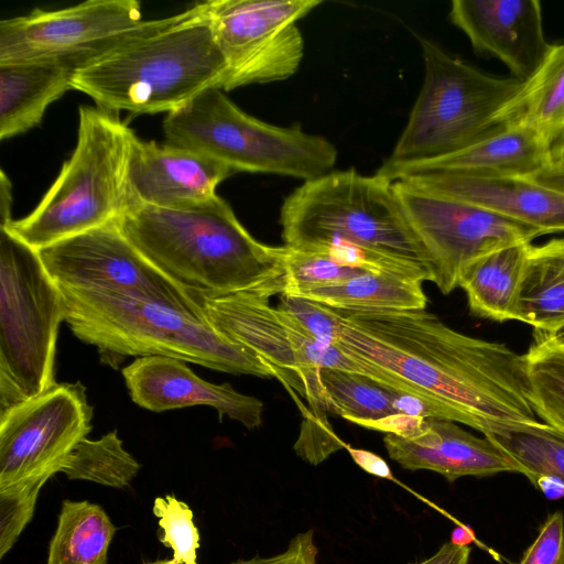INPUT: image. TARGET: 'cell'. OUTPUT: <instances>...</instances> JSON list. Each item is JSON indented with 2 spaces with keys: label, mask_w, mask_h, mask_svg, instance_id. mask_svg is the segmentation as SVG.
I'll return each instance as SVG.
<instances>
[{
  "label": "cell",
  "mask_w": 564,
  "mask_h": 564,
  "mask_svg": "<svg viewBox=\"0 0 564 564\" xmlns=\"http://www.w3.org/2000/svg\"><path fill=\"white\" fill-rule=\"evenodd\" d=\"M337 312L333 345L417 397L482 422L484 435L498 424L538 422L524 356L507 345L459 333L425 310Z\"/></svg>",
  "instance_id": "1"
},
{
  "label": "cell",
  "mask_w": 564,
  "mask_h": 564,
  "mask_svg": "<svg viewBox=\"0 0 564 564\" xmlns=\"http://www.w3.org/2000/svg\"><path fill=\"white\" fill-rule=\"evenodd\" d=\"M117 223L145 259L186 291L267 299L284 291L282 247L258 241L218 195L169 208L134 204Z\"/></svg>",
  "instance_id": "2"
},
{
  "label": "cell",
  "mask_w": 564,
  "mask_h": 564,
  "mask_svg": "<svg viewBox=\"0 0 564 564\" xmlns=\"http://www.w3.org/2000/svg\"><path fill=\"white\" fill-rule=\"evenodd\" d=\"M227 74L203 2L149 24L78 67L72 89L97 107L132 113H170Z\"/></svg>",
  "instance_id": "3"
},
{
  "label": "cell",
  "mask_w": 564,
  "mask_h": 564,
  "mask_svg": "<svg viewBox=\"0 0 564 564\" xmlns=\"http://www.w3.org/2000/svg\"><path fill=\"white\" fill-rule=\"evenodd\" d=\"M58 288L72 333L113 368L129 356H165L231 375L282 380L276 368L219 334L204 316L158 301Z\"/></svg>",
  "instance_id": "4"
},
{
  "label": "cell",
  "mask_w": 564,
  "mask_h": 564,
  "mask_svg": "<svg viewBox=\"0 0 564 564\" xmlns=\"http://www.w3.org/2000/svg\"><path fill=\"white\" fill-rule=\"evenodd\" d=\"M280 224L284 246L290 249L356 248L433 280L429 254L393 182L377 173L332 171L304 182L284 199Z\"/></svg>",
  "instance_id": "5"
},
{
  "label": "cell",
  "mask_w": 564,
  "mask_h": 564,
  "mask_svg": "<svg viewBox=\"0 0 564 564\" xmlns=\"http://www.w3.org/2000/svg\"><path fill=\"white\" fill-rule=\"evenodd\" d=\"M134 132L99 107L78 109L76 145L36 207L7 228L34 250L117 221L131 206Z\"/></svg>",
  "instance_id": "6"
},
{
  "label": "cell",
  "mask_w": 564,
  "mask_h": 564,
  "mask_svg": "<svg viewBox=\"0 0 564 564\" xmlns=\"http://www.w3.org/2000/svg\"><path fill=\"white\" fill-rule=\"evenodd\" d=\"M165 142L205 154L237 172L311 181L333 171L337 149L301 126L279 127L245 112L209 87L163 121Z\"/></svg>",
  "instance_id": "7"
},
{
  "label": "cell",
  "mask_w": 564,
  "mask_h": 564,
  "mask_svg": "<svg viewBox=\"0 0 564 564\" xmlns=\"http://www.w3.org/2000/svg\"><path fill=\"white\" fill-rule=\"evenodd\" d=\"M420 44L424 80L387 164L444 156L492 133L522 85L512 76L486 74L427 39Z\"/></svg>",
  "instance_id": "8"
},
{
  "label": "cell",
  "mask_w": 564,
  "mask_h": 564,
  "mask_svg": "<svg viewBox=\"0 0 564 564\" xmlns=\"http://www.w3.org/2000/svg\"><path fill=\"white\" fill-rule=\"evenodd\" d=\"M65 300L39 252L0 227V413L54 384Z\"/></svg>",
  "instance_id": "9"
},
{
  "label": "cell",
  "mask_w": 564,
  "mask_h": 564,
  "mask_svg": "<svg viewBox=\"0 0 564 564\" xmlns=\"http://www.w3.org/2000/svg\"><path fill=\"white\" fill-rule=\"evenodd\" d=\"M319 0H209L203 2L227 74L223 90L283 80L304 55L297 21Z\"/></svg>",
  "instance_id": "10"
},
{
  "label": "cell",
  "mask_w": 564,
  "mask_h": 564,
  "mask_svg": "<svg viewBox=\"0 0 564 564\" xmlns=\"http://www.w3.org/2000/svg\"><path fill=\"white\" fill-rule=\"evenodd\" d=\"M149 22L135 0H89L58 10L35 9L0 21V64L64 59L78 68Z\"/></svg>",
  "instance_id": "11"
},
{
  "label": "cell",
  "mask_w": 564,
  "mask_h": 564,
  "mask_svg": "<svg viewBox=\"0 0 564 564\" xmlns=\"http://www.w3.org/2000/svg\"><path fill=\"white\" fill-rule=\"evenodd\" d=\"M80 383H56L0 413V488L45 484L91 430Z\"/></svg>",
  "instance_id": "12"
},
{
  "label": "cell",
  "mask_w": 564,
  "mask_h": 564,
  "mask_svg": "<svg viewBox=\"0 0 564 564\" xmlns=\"http://www.w3.org/2000/svg\"><path fill=\"white\" fill-rule=\"evenodd\" d=\"M61 286L158 301L204 316L186 290L145 259L112 221L37 250Z\"/></svg>",
  "instance_id": "13"
},
{
  "label": "cell",
  "mask_w": 564,
  "mask_h": 564,
  "mask_svg": "<svg viewBox=\"0 0 564 564\" xmlns=\"http://www.w3.org/2000/svg\"><path fill=\"white\" fill-rule=\"evenodd\" d=\"M393 186L429 254L432 282L445 295L458 288L474 260L540 237L535 229L490 210L421 192L402 181Z\"/></svg>",
  "instance_id": "14"
},
{
  "label": "cell",
  "mask_w": 564,
  "mask_h": 564,
  "mask_svg": "<svg viewBox=\"0 0 564 564\" xmlns=\"http://www.w3.org/2000/svg\"><path fill=\"white\" fill-rule=\"evenodd\" d=\"M187 293L219 334L276 368L281 381L297 390L310 405L321 404L319 369L308 359L315 338L278 307H272L269 299L248 293Z\"/></svg>",
  "instance_id": "15"
},
{
  "label": "cell",
  "mask_w": 564,
  "mask_h": 564,
  "mask_svg": "<svg viewBox=\"0 0 564 564\" xmlns=\"http://www.w3.org/2000/svg\"><path fill=\"white\" fill-rule=\"evenodd\" d=\"M448 18L475 52L499 59L521 82L534 73L551 46L538 0H454Z\"/></svg>",
  "instance_id": "16"
},
{
  "label": "cell",
  "mask_w": 564,
  "mask_h": 564,
  "mask_svg": "<svg viewBox=\"0 0 564 564\" xmlns=\"http://www.w3.org/2000/svg\"><path fill=\"white\" fill-rule=\"evenodd\" d=\"M132 401L153 411L209 405L248 429L262 422L263 403L236 391L228 382L215 384L200 379L185 361L165 356L138 357L122 369Z\"/></svg>",
  "instance_id": "17"
},
{
  "label": "cell",
  "mask_w": 564,
  "mask_h": 564,
  "mask_svg": "<svg viewBox=\"0 0 564 564\" xmlns=\"http://www.w3.org/2000/svg\"><path fill=\"white\" fill-rule=\"evenodd\" d=\"M235 172L195 151L166 142L132 140L128 184L131 206L178 207L208 199Z\"/></svg>",
  "instance_id": "18"
},
{
  "label": "cell",
  "mask_w": 564,
  "mask_h": 564,
  "mask_svg": "<svg viewBox=\"0 0 564 564\" xmlns=\"http://www.w3.org/2000/svg\"><path fill=\"white\" fill-rule=\"evenodd\" d=\"M552 147L535 129L508 123L454 153L412 164L383 162L376 173L392 182L434 173L476 178H521L552 163Z\"/></svg>",
  "instance_id": "19"
},
{
  "label": "cell",
  "mask_w": 564,
  "mask_h": 564,
  "mask_svg": "<svg viewBox=\"0 0 564 564\" xmlns=\"http://www.w3.org/2000/svg\"><path fill=\"white\" fill-rule=\"evenodd\" d=\"M383 444L389 457L404 469L432 470L451 482L465 476L522 474V468L491 440L477 437L448 420L426 419L414 437L386 434Z\"/></svg>",
  "instance_id": "20"
},
{
  "label": "cell",
  "mask_w": 564,
  "mask_h": 564,
  "mask_svg": "<svg viewBox=\"0 0 564 564\" xmlns=\"http://www.w3.org/2000/svg\"><path fill=\"white\" fill-rule=\"evenodd\" d=\"M399 181L421 192L505 216L535 229L540 236L564 232V194L522 178L434 173Z\"/></svg>",
  "instance_id": "21"
},
{
  "label": "cell",
  "mask_w": 564,
  "mask_h": 564,
  "mask_svg": "<svg viewBox=\"0 0 564 564\" xmlns=\"http://www.w3.org/2000/svg\"><path fill=\"white\" fill-rule=\"evenodd\" d=\"M76 69L64 59L0 64V139L39 126L47 107L72 89Z\"/></svg>",
  "instance_id": "22"
},
{
  "label": "cell",
  "mask_w": 564,
  "mask_h": 564,
  "mask_svg": "<svg viewBox=\"0 0 564 564\" xmlns=\"http://www.w3.org/2000/svg\"><path fill=\"white\" fill-rule=\"evenodd\" d=\"M531 245L520 242L499 248L464 269L458 288L464 290L473 314L497 322L516 321Z\"/></svg>",
  "instance_id": "23"
},
{
  "label": "cell",
  "mask_w": 564,
  "mask_h": 564,
  "mask_svg": "<svg viewBox=\"0 0 564 564\" xmlns=\"http://www.w3.org/2000/svg\"><path fill=\"white\" fill-rule=\"evenodd\" d=\"M516 321L552 334L564 326V238L531 245Z\"/></svg>",
  "instance_id": "24"
},
{
  "label": "cell",
  "mask_w": 564,
  "mask_h": 564,
  "mask_svg": "<svg viewBox=\"0 0 564 564\" xmlns=\"http://www.w3.org/2000/svg\"><path fill=\"white\" fill-rule=\"evenodd\" d=\"M422 281L392 274L361 275L290 293L343 311L425 310Z\"/></svg>",
  "instance_id": "25"
},
{
  "label": "cell",
  "mask_w": 564,
  "mask_h": 564,
  "mask_svg": "<svg viewBox=\"0 0 564 564\" xmlns=\"http://www.w3.org/2000/svg\"><path fill=\"white\" fill-rule=\"evenodd\" d=\"M501 123L529 126L552 144L564 132V43L551 45L534 73L522 82Z\"/></svg>",
  "instance_id": "26"
},
{
  "label": "cell",
  "mask_w": 564,
  "mask_h": 564,
  "mask_svg": "<svg viewBox=\"0 0 564 564\" xmlns=\"http://www.w3.org/2000/svg\"><path fill=\"white\" fill-rule=\"evenodd\" d=\"M116 527L96 503L64 500L46 564H107Z\"/></svg>",
  "instance_id": "27"
},
{
  "label": "cell",
  "mask_w": 564,
  "mask_h": 564,
  "mask_svg": "<svg viewBox=\"0 0 564 564\" xmlns=\"http://www.w3.org/2000/svg\"><path fill=\"white\" fill-rule=\"evenodd\" d=\"M485 436L522 468L534 487L542 478L564 484V436L547 424H498Z\"/></svg>",
  "instance_id": "28"
},
{
  "label": "cell",
  "mask_w": 564,
  "mask_h": 564,
  "mask_svg": "<svg viewBox=\"0 0 564 564\" xmlns=\"http://www.w3.org/2000/svg\"><path fill=\"white\" fill-rule=\"evenodd\" d=\"M523 356L533 411L564 436V347L535 332V339Z\"/></svg>",
  "instance_id": "29"
},
{
  "label": "cell",
  "mask_w": 564,
  "mask_h": 564,
  "mask_svg": "<svg viewBox=\"0 0 564 564\" xmlns=\"http://www.w3.org/2000/svg\"><path fill=\"white\" fill-rule=\"evenodd\" d=\"M319 386L325 411L350 422L397 414L393 392L372 379L352 372L321 368Z\"/></svg>",
  "instance_id": "30"
},
{
  "label": "cell",
  "mask_w": 564,
  "mask_h": 564,
  "mask_svg": "<svg viewBox=\"0 0 564 564\" xmlns=\"http://www.w3.org/2000/svg\"><path fill=\"white\" fill-rule=\"evenodd\" d=\"M141 465L124 449L117 431L98 440L84 438L67 456L61 473L72 480H88L112 488H124Z\"/></svg>",
  "instance_id": "31"
},
{
  "label": "cell",
  "mask_w": 564,
  "mask_h": 564,
  "mask_svg": "<svg viewBox=\"0 0 564 564\" xmlns=\"http://www.w3.org/2000/svg\"><path fill=\"white\" fill-rule=\"evenodd\" d=\"M282 253L285 283L282 294L340 282L368 272L341 265L321 251H301L282 246Z\"/></svg>",
  "instance_id": "32"
},
{
  "label": "cell",
  "mask_w": 564,
  "mask_h": 564,
  "mask_svg": "<svg viewBox=\"0 0 564 564\" xmlns=\"http://www.w3.org/2000/svg\"><path fill=\"white\" fill-rule=\"evenodd\" d=\"M153 513L162 529L160 541L173 551L180 564H197L199 533L193 521V511L173 495L156 497Z\"/></svg>",
  "instance_id": "33"
},
{
  "label": "cell",
  "mask_w": 564,
  "mask_h": 564,
  "mask_svg": "<svg viewBox=\"0 0 564 564\" xmlns=\"http://www.w3.org/2000/svg\"><path fill=\"white\" fill-rule=\"evenodd\" d=\"M43 482L0 488V558L12 549L32 520Z\"/></svg>",
  "instance_id": "34"
},
{
  "label": "cell",
  "mask_w": 564,
  "mask_h": 564,
  "mask_svg": "<svg viewBox=\"0 0 564 564\" xmlns=\"http://www.w3.org/2000/svg\"><path fill=\"white\" fill-rule=\"evenodd\" d=\"M278 308L315 339L332 345L336 341L339 334L336 308L290 294L280 295Z\"/></svg>",
  "instance_id": "35"
},
{
  "label": "cell",
  "mask_w": 564,
  "mask_h": 564,
  "mask_svg": "<svg viewBox=\"0 0 564 564\" xmlns=\"http://www.w3.org/2000/svg\"><path fill=\"white\" fill-rule=\"evenodd\" d=\"M303 414L301 434L294 444L299 456L310 464L317 465L334 452L346 448L347 444L335 435L326 421V412L311 409L305 410Z\"/></svg>",
  "instance_id": "36"
},
{
  "label": "cell",
  "mask_w": 564,
  "mask_h": 564,
  "mask_svg": "<svg viewBox=\"0 0 564 564\" xmlns=\"http://www.w3.org/2000/svg\"><path fill=\"white\" fill-rule=\"evenodd\" d=\"M519 564H564V514L550 513Z\"/></svg>",
  "instance_id": "37"
},
{
  "label": "cell",
  "mask_w": 564,
  "mask_h": 564,
  "mask_svg": "<svg viewBox=\"0 0 564 564\" xmlns=\"http://www.w3.org/2000/svg\"><path fill=\"white\" fill-rule=\"evenodd\" d=\"M317 547L313 530L299 533L290 541L288 547L269 557L254 556L238 560L231 564H316Z\"/></svg>",
  "instance_id": "38"
},
{
  "label": "cell",
  "mask_w": 564,
  "mask_h": 564,
  "mask_svg": "<svg viewBox=\"0 0 564 564\" xmlns=\"http://www.w3.org/2000/svg\"><path fill=\"white\" fill-rule=\"evenodd\" d=\"M425 420L424 417L397 413L379 420H356L352 423L368 430L411 438L422 431Z\"/></svg>",
  "instance_id": "39"
},
{
  "label": "cell",
  "mask_w": 564,
  "mask_h": 564,
  "mask_svg": "<svg viewBox=\"0 0 564 564\" xmlns=\"http://www.w3.org/2000/svg\"><path fill=\"white\" fill-rule=\"evenodd\" d=\"M346 449L352 460L368 474L386 479L393 478L387 462L376 453L362 448H354L349 445L346 446Z\"/></svg>",
  "instance_id": "40"
},
{
  "label": "cell",
  "mask_w": 564,
  "mask_h": 564,
  "mask_svg": "<svg viewBox=\"0 0 564 564\" xmlns=\"http://www.w3.org/2000/svg\"><path fill=\"white\" fill-rule=\"evenodd\" d=\"M521 178L564 194L563 164L550 163L549 165Z\"/></svg>",
  "instance_id": "41"
},
{
  "label": "cell",
  "mask_w": 564,
  "mask_h": 564,
  "mask_svg": "<svg viewBox=\"0 0 564 564\" xmlns=\"http://www.w3.org/2000/svg\"><path fill=\"white\" fill-rule=\"evenodd\" d=\"M470 551L469 546L456 545L448 541L431 557L410 564H468Z\"/></svg>",
  "instance_id": "42"
},
{
  "label": "cell",
  "mask_w": 564,
  "mask_h": 564,
  "mask_svg": "<svg viewBox=\"0 0 564 564\" xmlns=\"http://www.w3.org/2000/svg\"><path fill=\"white\" fill-rule=\"evenodd\" d=\"M11 184L4 172L1 171L0 176V227L8 226L13 219L11 218Z\"/></svg>",
  "instance_id": "43"
},
{
  "label": "cell",
  "mask_w": 564,
  "mask_h": 564,
  "mask_svg": "<svg viewBox=\"0 0 564 564\" xmlns=\"http://www.w3.org/2000/svg\"><path fill=\"white\" fill-rule=\"evenodd\" d=\"M473 540L474 533L471 529L466 525H458L452 531L449 541L456 545L469 546Z\"/></svg>",
  "instance_id": "44"
},
{
  "label": "cell",
  "mask_w": 564,
  "mask_h": 564,
  "mask_svg": "<svg viewBox=\"0 0 564 564\" xmlns=\"http://www.w3.org/2000/svg\"><path fill=\"white\" fill-rule=\"evenodd\" d=\"M552 163L564 165V132L553 143Z\"/></svg>",
  "instance_id": "45"
},
{
  "label": "cell",
  "mask_w": 564,
  "mask_h": 564,
  "mask_svg": "<svg viewBox=\"0 0 564 564\" xmlns=\"http://www.w3.org/2000/svg\"><path fill=\"white\" fill-rule=\"evenodd\" d=\"M546 335H549L556 344L564 347V326H562L554 333L546 334Z\"/></svg>",
  "instance_id": "46"
},
{
  "label": "cell",
  "mask_w": 564,
  "mask_h": 564,
  "mask_svg": "<svg viewBox=\"0 0 564 564\" xmlns=\"http://www.w3.org/2000/svg\"><path fill=\"white\" fill-rule=\"evenodd\" d=\"M145 564H180V563L172 557V558L156 560L153 562H148Z\"/></svg>",
  "instance_id": "47"
}]
</instances>
